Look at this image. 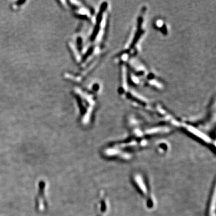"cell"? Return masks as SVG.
I'll return each mask as SVG.
<instances>
[{
	"label": "cell",
	"instance_id": "obj_1",
	"mask_svg": "<svg viewBox=\"0 0 216 216\" xmlns=\"http://www.w3.org/2000/svg\"><path fill=\"white\" fill-rule=\"evenodd\" d=\"M39 190L38 195L36 199V203L38 210L40 211H43L45 208L46 201V192L47 189V183L45 180H42L39 182Z\"/></svg>",
	"mask_w": 216,
	"mask_h": 216
},
{
	"label": "cell",
	"instance_id": "obj_2",
	"mask_svg": "<svg viewBox=\"0 0 216 216\" xmlns=\"http://www.w3.org/2000/svg\"><path fill=\"white\" fill-rule=\"evenodd\" d=\"M100 197L97 205L96 216H105L107 211V201L104 195H101Z\"/></svg>",
	"mask_w": 216,
	"mask_h": 216
}]
</instances>
